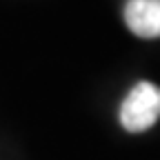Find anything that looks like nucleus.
<instances>
[{"mask_svg": "<svg viewBox=\"0 0 160 160\" xmlns=\"http://www.w3.org/2000/svg\"><path fill=\"white\" fill-rule=\"evenodd\" d=\"M160 116V87L153 82H138L120 107V122L131 133L147 131Z\"/></svg>", "mask_w": 160, "mask_h": 160, "instance_id": "1", "label": "nucleus"}, {"mask_svg": "<svg viewBox=\"0 0 160 160\" xmlns=\"http://www.w3.org/2000/svg\"><path fill=\"white\" fill-rule=\"evenodd\" d=\"M125 22L140 38H160V0H129Z\"/></svg>", "mask_w": 160, "mask_h": 160, "instance_id": "2", "label": "nucleus"}]
</instances>
